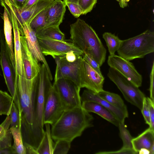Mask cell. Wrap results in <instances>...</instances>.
I'll list each match as a JSON object with an SVG mask.
<instances>
[{
    "label": "cell",
    "mask_w": 154,
    "mask_h": 154,
    "mask_svg": "<svg viewBox=\"0 0 154 154\" xmlns=\"http://www.w3.org/2000/svg\"><path fill=\"white\" fill-rule=\"evenodd\" d=\"M45 134L36 150L38 154H53L54 143L53 141L51 133L50 125H45Z\"/></svg>",
    "instance_id": "23"
},
{
    "label": "cell",
    "mask_w": 154,
    "mask_h": 154,
    "mask_svg": "<svg viewBox=\"0 0 154 154\" xmlns=\"http://www.w3.org/2000/svg\"><path fill=\"white\" fill-rule=\"evenodd\" d=\"M92 115L82 107L65 111L51 127V133L55 141L63 140L72 142L87 128L93 126Z\"/></svg>",
    "instance_id": "1"
},
{
    "label": "cell",
    "mask_w": 154,
    "mask_h": 154,
    "mask_svg": "<svg viewBox=\"0 0 154 154\" xmlns=\"http://www.w3.org/2000/svg\"><path fill=\"white\" fill-rule=\"evenodd\" d=\"M35 33L37 37L65 41V34L60 30L59 26L45 27Z\"/></svg>",
    "instance_id": "24"
},
{
    "label": "cell",
    "mask_w": 154,
    "mask_h": 154,
    "mask_svg": "<svg viewBox=\"0 0 154 154\" xmlns=\"http://www.w3.org/2000/svg\"><path fill=\"white\" fill-rule=\"evenodd\" d=\"M119 2L120 7L122 8H124L126 7L128 4L124 0H116Z\"/></svg>",
    "instance_id": "46"
},
{
    "label": "cell",
    "mask_w": 154,
    "mask_h": 154,
    "mask_svg": "<svg viewBox=\"0 0 154 154\" xmlns=\"http://www.w3.org/2000/svg\"><path fill=\"white\" fill-rule=\"evenodd\" d=\"M48 7L36 15L29 23L31 28L35 32L46 26V14Z\"/></svg>",
    "instance_id": "30"
},
{
    "label": "cell",
    "mask_w": 154,
    "mask_h": 154,
    "mask_svg": "<svg viewBox=\"0 0 154 154\" xmlns=\"http://www.w3.org/2000/svg\"><path fill=\"white\" fill-rule=\"evenodd\" d=\"M127 3L130 0H124Z\"/></svg>",
    "instance_id": "50"
},
{
    "label": "cell",
    "mask_w": 154,
    "mask_h": 154,
    "mask_svg": "<svg viewBox=\"0 0 154 154\" xmlns=\"http://www.w3.org/2000/svg\"><path fill=\"white\" fill-rule=\"evenodd\" d=\"M97 2V0H79L78 4L82 10V14L90 12Z\"/></svg>",
    "instance_id": "34"
},
{
    "label": "cell",
    "mask_w": 154,
    "mask_h": 154,
    "mask_svg": "<svg viewBox=\"0 0 154 154\" xmlns=\"http://www.w3.org/2000/svg\"><path fill=\"white\" fill-rule=\"evenodd\" d=\"M103 38L105 40L110 55L115 54V53L119 49L122 40L114 34L105 32L103 34Z\"/></svg>",
    "instance_id": "26"
},
{
    "label": "cell",
    "mask_w": 154,
    "mask_h": 154,
    "mask_svg": "<svg viewBox=\"0 0 154 154\" xmlns=\"http://www.w3.org/2000/svg\"><path fill=\"white\" fill-rule=\"evenodd\" d=\"M54 0H39L29 8L22 10L10 0L17 18L20 33L22 32V26L24 23H30L33 18L42 10L51 4Z\"/></svg>",
    "instance_id": "16"
},
{
    "label": "cell",
    "mask_w": 154,
    "mask_h": 154,
    "mask_svg": "<svg viewBox=\"0 0 154 154\" xmlns=\"http://www.w3.org/2000/svg\"><path fill=\"white\" fill-rule=\"evenodd\" d=\"M119 56L128 61L142 58L154 52V32L147 30L134 37L122 40L117 51Z\"/></svg>",
    "instance_id": "5"
},
{
    "label": "cell",
    "mask_w": 154,
    "mask_h": 154,
    "mask_svg": "<svg viewBox=\"0 0 154 154\" xmlns=\"http://www.w3.org/2000/svg\"><path fill=\"white\" fill-rule=\"evenodd\" d=\"M57 92L65 111L82 107L80 91L81 88L72 81L60 79L52 85Z\"/></svg>",
    "instance_id": "8"
},
{
    "label": "cell",
    "mask_w": 154,
    "mask_h": 154,
    "mask_svg": "<svg viewBox=\"0 0 154 154\" xmlns=\"http://www.w3.org/2000/svg\"><path fill=\"white\" fill-rule=\"evenodd\" d=\"M9 116L11 119L10 128H21V116L19 111L15 103L13 102Z\"/></svg>",
    "instance_id": "33"
},
{
    "label": "cell",
    "mask_w": 154,
    "mask_h": 154,
    "mask_svg": "<svg viewBox=\"0 0 154 154\" xmlns=\"http://www.w3.org/2000/svg\"><path fill=\"white\" fill-rule=\"evenodd\" d=\"M97 154H136L138 153L133 149H129L122 147L120 149L113 151L100 152L96 153Z\"/></svg>",
    "instance_id": "39"
},
{
    "label": "cell",
    "mask_w": 154,
    "mask_h": 154,
    "mask_svg": "<svg viewBox=\"0 0 154 154\" xmlns=\"http://www.w3.org/2000/svg\"><path fill=\"white\" fill-rule=\"evenodd\" d=\"M82 57L93 68L100 74H102L100 65L91 55L87 53H84Z\"/></svg>",
    "instance_id": "36"
},
{
    "label": "cell",
    "mask_w": 154,
    "mask_h": 154,
    "mask_svg": "<svg viewBox=\"0 0 154 154\" xmlns=\"http://www.w3.org/2000/svg\"><path fill=\"white\" fill-rule=\"evenodd\" d=\"M99 96L111 104L119 108L127 107L123 100L118 94L103 90L98 93Z\"/></svg>",
    "instance_id": "27"
},
{
    "label": "cell",
    "mask_w": 154,
    "mask_h": 154,
    "mask_svg": "<svg viewBox=\"0 0 154 154\" xmlns=\"http://www.w3.org/2000/svg\"><path fill=\"white\" fill-rule=\"evenodd\" d=\"M138 153L140 154H149V151L146 149L142 148L138 152Z\"/></svg>",
    "instance_id": "47"
},
{
    "label": "cell",
    "mask_w": 154,
    "mask_h": 154,
    "mask_svg": "<svg viewBox=\"0 0 154 154\" xmlns=\"http://www.w3.org/2000/svg\"><path fill=\"white\" fill-rule=\"evenodd\" d=\"M77 56L73 51H71L66 53L65 55V58L67 61L72 63L77 60Z\"/></svg>",
    "instance_id": "42"
},
{
    "label": "cell",
    "mask_w": 154,
    "mask_h": 154,
    "mask_svg": "<svg viewBox=\"0 0 154 154\" xmlns=\"http://www.w3.org/2000/svg\"><path fill=\"white\" fill-rule=\"evenodd\" d=\"M141 111L146 123L149 126L150 125V120L149 109L146 97L143 99L142 106Z\"/></svg>",
    "instance_id": "38"
},
{
    "label": "cell",
    "mask_w": 154,
    "mask_h": 154,
    "mask_svg": "<svg viewBox=\"0 0 154 154\" xmlns=\"http://www.w3.org/2000/svg\"><path fill=\"white\" fill-rule=\"evenodd\" d=\"M154 62H153L150 75V98L154 101Z\"/></svg>",
    "instance_id": "41"
},
{
    "label": "cell",
    "mask_w": 154,
    "mask_h": 154,
    "mask_svg": "<svg viewBox=\"0 0 154 154\" xmlns=\"http://www.w3.org/2000/svg\"><path fill=\"white\" fill-rule=\"evenodd\" d=\"M14 140L12 146L16 154H26V149L23 141L21 128H10Z\"/></svg>",
    "instance_id": "25"
},
{
    "label": "cell",
    "mask_w": 154,
    "mask_h": 154,
    "mask_svg": "<svg viewBox=\"0 0 154 154\" xmlns=\"http://www.w3.org/2000/svg\"><path fill=\"white\" fill-rule=\"evenodd\" d=\"M51 81L46 67L43 63L36 80L34 120L30 142V144L36 149L38 148L45 134L44 110L49 91L52 86Z\"/></svg>",
    "instance_id": "4"
},
{
    "label": "cell",
    "mask_w": 154,
    "mask_h": 154,
    "mask_svg": "<svg viewBox=\"0 0 154 154\" xmlns=\"http://www.w3.org/2000/svg\"><path fill=\"white\" fill-rule=\"evenodd\" d=\"M0 43V65L8 90L21 115V108L16 88V70L11 62L4 33L1 31Z\"/></svg>",
    "instance_id": "6"
},
{
    "label": "cell",
    "mask_w": 154,
    "mask_h": 154,
    "mask_svg": "<svg viewBox=\"0 0 154 154\" xmlns=\"http://www.w3.org/2000/svg\"><path fill=\"white\" fill-rule=\"evenodd\" d=\"M132 143L133 149L138 153L142 148L149 150L154 144V130L149 127L138 136L133 138Z\"/></svg>",
    "instance_id": "21"
},
{
    "label": "cell",
    "mask_w": 154,
    "mask_h": 154,
    "mask_svg": "<svg viewBox=\"0 0 154 154\" xmlns=\"http://www.w3.org/2000/svg\"><path fill=\"white\" fill-rule=\"evenodd\" d=\"M71 142L65 140H60L55 141L53 154H66L71 147Z\"/></svg>",
    "instance_id": "32"
},
{
    "label": "cell",
    "mask_w": 154,
    "mask_h": 154,
    "mask_svg": "<svg viewBox=\"0 0 154 154\" xmlns=\"http://www.w3.org/2000/svg\"><path fill=\"white\" fill-rule=\"evenodd\" d=\"M81 96L82 102L93 101L98 102L109 110L118 119L120 122H124L128 117L127 107L119 108L116 107L100 97L98 93L87 89L84 90Z\"/></svg>",
    "instance_id": "18"
},
{
    "label": "cell",
    "mask_w": 154,
    "mask_h": 154,
    "mask_svg": "<svg viewBox=\"0 0 154 154\" xmlns=\"http://www.w3.org/2000/svg\"><path fill=\"white\" fill-rule=\"evenodd\" d=\"M66 5L61 0H54L48 7L46 27L59 26L62 22Z\"/></svg>",
    "instance_id": "19"
},
{
    "label": "cell",
    "mask_w": 154,
    "mask_h": 154,
    "mask_svg": "<svg viewBox=\"0 0 154 154\" xmlns=\"http://www.w3.org/2000/svg\"><path fill=\"white\" fill-rule=\"evenodd\" d=\"M66 4L72 15L75 17L78 18L82 14V10L78 4L68 2Z\"/></svg>",
    "instance_id": "35"
},
{
    "label": "cell",
    "mask_w": 154,
    "mask_h": 154,
    "mask_svg": "<svg viewBox=\"0 0 154 154\" xmlns=\"http://www.w3.org/2000/svg\"><path fill=\"white\" fill-rule=\"evenodd\" d=\"M107 63L139 88L142 85V77L136 70L133 64L121 57L114 55L108 57Z\"/></svg>",
    "instance_id": "12"
},
{
    "label": "cell",
    "mask_w": 154,
    "mask_h": 154,
    "mask_svg": "<svg viewBox=\"0 0 154 154\" xmlns=\"http://www.w3.org/2000/svg\"><path fill=\"white\" fill-rule=\"evenodd\" d=\"M82 60V56H78L77 60L72 63L67 61L65 56L56 58V66L54 82L60 79H66L80 87V72Z\"/></svg>",
    "instance_id": "10"
},
{
    "label": "cell",
    "mask_w": 154,
    "mask_h": 154,
    "mask_svg": "<svg viewBox=\"0 0 154 154\" xmlns=\"http://www.w3.org/2000/svg\"><path fill=\"white\" fill-rule=\"evenodd\" d=\"M38 0H27L25 4L22 8H20L18 7L22 10L26 9L31 7Z\"/></svg>",
    "instance_id": "44"
},
{
    "label": "cell",
    "mask_w": 154,
    "mask_h": 154,
    "mask_svg": "<svg viewBox=\"0 0 154 154\" xmlns=\"http://www.w3.org/2000/svg\"><path fill=\"white\" fill-rule=\"evenodd\" d=\"M23 36H24L28 48L34 57L39 62L43 63L47 69L51 81L53 80L51 73L42 54L35 32L31 28L29 23H24L22 26Z\"/></svg>",
    "instance_id": "17"
},
{
    "label": "cell",
    "mask_w": 154,
    "mask_h": 154,
    "mask_svg": "<svg viewBox=\"0 0 154 154\" xmlns=\"http://www.w3.org/2000/svg\"><path fill=\"white\" fill-rule=\"evenodd\" d=\"M42 54L50 55L54 59L65 56L68 52L72 51L77 56H82L84 53L72 43L61 41L50 38L37 37Z\"/></svg>",
    "instance_id": "9"
},
{
    "label": "cell",
    "mask_w": 154,
    "mask_h": 154,
    "mask_svg": "<svg viewBox=\"0 0 154 154\" xmlns=\"http://www.w3.org/2000/svg\"><path fill=\"white\" fill-rule=\"evenodd\" d=\"M82 107L87 112L96 113L115 126L119 127L120 122L118 119L109 110L100 103L93 101H85L82 103Z\"/></svg>",
    "instance_id": "20"
},
{
    "label": "cell",
    "mask_w": 154,
    "mask_h": 154,
    "mask_svg": "<svg viewBox=\"0 0 154 154\" xmlns=\"http://www.w3.org/2000/svg\"><path fill=\"white\" fill-rule=\"evenodd\" d=\"M37 79L28 80L24 75L17 74L16 88L21 111V132L23 138L26 140L30 138L34 122Z\"/></svg>",
    "instance_id": "3"
},
{
    "label": "cell",
    "mask_w": 154,
    "mask_h": 154,
    "mask_svg": "<svg viewBox=\"0 0 154 154\" xmlns=\"http://www.w3.org/2000/svg\"><path fill=\"white\" fill-rule=\"evenodd\" d=\"M3 7L7 10L13 29L14 36V54L17 74L22 75L23 74L21 51L20 33L16 15L12 5L9 1L5 2Z\"/></svg>",
    "instance_id": "15"
},
{
    "label": "cell",
    "mask_w": 154,
    "mask_h": 154,
    "mask_svg": "<svg viewBox=\"0 0 154 154\" xmlns=\"http://www.w3.org/2000/svg\"><path fill=\"white\" fill-rule=\"evenodd\" d=\"M3 18L4 20V33L5 40L8 46L11 62L14 68L16 70L12 35V26L7 11L5 8H4Z\"/></svg>",
    "instance_id": "22"
},
{
    "label": "cell",
    "mask_w": 154,
    "mask_h": 154,
    "mask_svg": "<svg viewBox=\"0 0 154 154\" xmlns=\"http://www.w3.org/2000/svg\"><path fill=\"white\" fill-rule=\"evenodd\" d=\"M10 117L9 115H8L4 121L0 124V139L6 135L10 128Z\"/></svg>",
    "instance_id": "37"
},
{
    "label": "cell",
    "mask_w": 154,
    "mask_h": 154,
    "mask_svg": "<svg viewBox=\"0 0 154 154\" xmlns=\"http://www.w3.org/2000/svg\"><path fill=\"white\" fill-rule=\"evenodd\" d=\"M14 100L6 91H0V115H9Z\"/></svg>",
    "instance_id": "28"
},
{
    "label": "cell",
    "mask_w": 154,
    "mask_h": 154,
    "mask_svg": "<svg viewBox=\"0 0 154 154\" xmlns=\"http://www.w3.org/2000/svg\"><path fill=\"white\" fill-rule=\"evenodd\" d=\"M25 147L26 154H38L36 149L31 145L23 143Z\"/></svg>",
    "instance_id": "43"
},
{
    "label": "cell",
    "mask_w": 154,
    "mask_h": 154,
    "mask_svg": "<svg viewBox=\"0 0 154 154\" xmlns=\"http://www.w3.org/2000/svg\"></svg>",
    "instance_id": "52"
},
{
    "label": "cell",
    "mask_w": 154,
    "mask_h": 154,
    "mask_svg": "<svg viewBox=\"0 0 154 154\" xmlns=\"http://www.w3.org/2000/svg\"><path fill=\"white\" fill-rule=\"evenodd\" d=\"M107 76L121 91L125 99L141 110L146 97L139 88L113 68H109Z\"/></svg>",
    "instance_id": "7"
},
{
    "label": "cell",
    "mask_w": 154,
    "mask_h": 154,
    "mask_svg": "<svg viewBox=\"0 0 154 154\" xmlns=\"http://www.w3.org/2000/svg\"><path fill=\"white\" fill-rule=\"evenodd\" d=\"M64 111L61 100L52 85L49 91L45 105L43 114L44 125L49 124L52 126Z\"/></svg>",
    "instance_id": "13"
},
{
    "label": "cell",
    "mask_w": 154,
    "mask_h": 154,
    "mask_svg": "<svg viewBox=\"0 0 154 154\" xmlns=\"http://www.w3.org/2000/svg\"></svg>",
    "instance_id": "51"
},
{
    "label": "cell",
    "mask_w": 154,
    "mask_h": 154,
    "mask_svg": "<svg viewBox=\"0 0 154 154\" xmlns=\"http://www.w3.org/2000/svg\"><path fill=\"white\" fill-rule=\"evenodd\" d=\"M11 2L17 6L22 8L27 0H9Z\"/></svg>",
    "instance_id": "45"
},
{
    "label": "cell",
    "mask_w": 154,
    "mask_h": 154,
    "mask_svg": "<svg viewBox=\"0 0 154 154\" xmlns=\"http://www.w3.org/2000/svg\"><path fill=\"white\" fill-rule=\"evenodd\" d=\"M12 138L10 128L6 135L0 139V154H16L12 145Z\"/></svg>",
    "instance_id": "29"
},
{
    "label": "cell",
    "mask_w": 154,
    "mask_h": 154,
    "mask_svg": "<svg viewBox=\"0 0 154 154\" xmlns=\"http://www.w3.org/2000/svg\"><path fill=\"white\" fill-rule=\"evenodd\" d=\"M70 33L72 43L83 53L91 55L101 66L105 61L106 50L92 28L78 19L70 25Z\"/></svg>",
    "instance_id": "2"
},
{
    "label": "cell",
    "mask_w": 154,
    "mask_h": 154,
    "mask_svg": "<svg viewBox=\"0 0 154 154\" xmlns=\"http://www.w3.org/2000/svg\"><path fill=\"white\" fill-rule=\"evenodd\" d=\"M120 135L123 143L122 147L129 149H133L132 140L133 138L129 131L126 129L124 122H120L119 126Z\"/></svg>",
    "instance_id": "31"
},
{
    "label": "cell",
    "mask_w": 154,
    "mask_h": 154,
    "mask_svg": "<svg viewBox=\"0 0 154 154\" xmlns=\"http://www.w3.org/2000/svg\"><path fill=\"white\" fill-rule=\"evenodd\" d=\"M20 40L23 74L27 79H35L40 72L41 65L30 51L25 37L20 35Z\"/></svg>",
    "instance_id": "14"
},
{
    "label": "cell",
    "mask_w": 154,
    "mask_h": 154,
    "mask_svg": "<svg viewBox=\"0 0 154 154\" xmlns=\"http://www.w3.org/2000/svg\"><path fill=\"white\" fill-rule=\"evenodd\" d=\"M149 111L150 125L149 127L154 130V101L150 98L146 97Z\"/></svg>",
    "instance_id": "40"
},
{
    "label": "cell",
    "mask_w": 154,
    "mask_h": 154,
    "mask_svg": "<svg viewBox=\"0 0 154 154\" xmlns=\"http://www.w3.org/2000/svg\"><path fill=\"white\" fill-rule=\"evenodd\" d=\"M149 151V154H154V144L152 145Z\"/></svg>",
    "instance_id": "49"
},
{
    "label": "cell",
    "mask_w": 154,
    "mask_h": 154,
    "mask_svg": "<svg viewBox=\"0 0 154 154\" xmlns=\"http://www.w3.org/2000/svg\"><path fill=\"white\" fill-rule=\"evenodd\" d=\"M104 78L93 68L83 58L80 70L79 87L96 93L103 90Z\"/></svg>",
    "instance_id": "11"
},
{
    "label": "cell",
    "mask_w": 154,
    "mask_h": 154,
    "mask_svg": "<svg viewBox=\"0 0 154 154\" xmlns=\"http://www.w3.org/2000/svg\"><path fill=\"white\" fill-rule=\"evenodd\" d=\"M79 0H63L65 3L68 2H72L78 4Z\"/></svg>",
    "instance_id": "48"
}]
</instances>
